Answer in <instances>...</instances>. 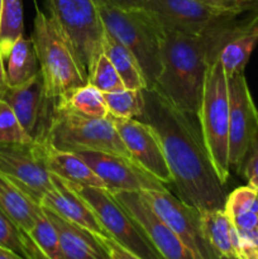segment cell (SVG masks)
I'll list each match as a JSON object with an SVG mask.
<instances>
[{
    "label": "cell",
    "instance_id": "obj_31",
    "mask_svg": "<svg viewBox=\"0 0 258 259\" xmlns=\"http://www.w3.org/2000/svg\"><path fill=\"white\" fill-rule=\"evenodd\" d=\"M34 142L22 128L13 109L0 98V143Z\"/></svg>",
    "mask_w": 258,
    "mask_h": 259
},
{
    "label": "cell",
    "instance_id": "obj_22",
    "mask_svg": "<svg viewBox=\"0 0 258 259\" xmlns=\"http://www.w3.org/2000/svg\"><path fill=\"white\" fill-rule=\"evenodd\" d=\"M7 61L5 81L8 88L24 85L40 72L37 53L30 38H20L10 50Z\"/></svg>",
    "mask_w": 258,
    "mask_h": 259
},
{
    "label": "cell",
    "instance_id": "obj_13",
    "mask_svg": "<svg viewBox=\"0 0 258 259\" xmlns=\"http://www.w3.org/2000/svg\"><path fill=\"white\" fill-rule=\"evenodd\" d=\"M77 154L105 182L106 190L111 194L166 189L164 184L129 157L105 152H81Z\"/></svg>",
    "mask_w": 258,
    "mask_h": 259
},
{
    "label": "cell",
    "instance_id": "obj_33",
    "mask_svg": "<svg viewBox=\"0 0 258 259\" xmlns=\"http://www.w3.org/2000/svg\"><path fill=\"white\" fill-rule=\"evenodd\" d=\"M243 175L247 179L248 186L258 192V154H248L243 166Z\"/></svg>",
    "mask_w": 258,
    "mask_h": 259
},
{
    "label": "cell",
    "instance_id": "obj_15",
    "mask_svg": "<svg viewBox=\"0 0 258 259\" xmlns=\"http://www.w3.org/2000/svg\"><path fill=\"white\" fill-rule=\"evenodd\" d=\"M110 118L131 158L162 184H171V172L156 132L138 119Z\"/></svg>",
    "mask_w": 258,
    "mask_h": 259
},
{
    "label": "cell",
    "instance_id": "obj_39",
    "mask_svg": "<svg viewBox=\"0 0 258 259\" xmlns=\"http://www.w3.org/2000/svg\"><path fill=\"white\" fill-rule=\"evenodd\" d=\"M220 259H240L235 255H220Z\"/></svg>",
    "mask_w": 258,
    "mask_h": 259
},
{
    "label": "cell",
    "instance_id": "obj_20",
    "mask_svg": "<svg viewBox=\"0 0 258 259\" xmlns=\"http://www.w3.org/2000/svg\"><path fill=\"white\" fill-rule=\"evenodd\" d=\"M47 164L51 174L65 181L106 189L105 182L77 153L58 151L47 143Z\"/></svg>",
    "mask_w": 258,
    "mask_h": 259
},
{
    "label": "cell",
    "instance_id": "obj_9",
    "mask_svg": "<svg viewBox=\"0 0 258 259\" xmlns=\"http://www.w3.org/2000/svg\"><path fill=\"white\" fill-rule=\"evenodd\" d=\"M0 174L38 204L55 189L46 142L0 143Z\"/></svg>",
    "mask_w": 258,
    "mask_h": 259
},
{
    "label": "cell",
    "instance_id": "obj_5",
    "mask_svg": "<svg viewBox=\"0 0 258 259\" xmlns=\"http://www.w3.org/2000/svg\"><path fill=\"white\" fill-rule=\"evenodd\" d=\"M202 139L223 185L230 176L228 76L218 58L207 68L197 115Z\"/></svg>",
    "mask_w": 258,
    "mask_h": 259
},
{
    "label": "cell",
    "instance_id": "obj_35",
    "mask_svg": "<svg viewBox=\"0 0 258 259\" xmlns=\"http://www.w3.org/2000/svg\"><path fill=\"white\" fill-rule=\"evenodd\" d=\"M101 2L121 9H138V8H144L147 0H101Z\"/></svg>",
    "mask_w": 258,
    "mask_h": 259
},
{
    "label": "cell",
    "instance_id": "obj_21",
    "mask_svg": "<svg viewBox=\"0 0 258 259\" xmlns=\"http://www.w3.org/2000/svg\"><path fill=\"white\" fill-rule=\"evenodd\" d=\"M258 43V14L250 20L243 32L229 40L219 53V60L228 77L244 72L245 65Z\"/></svg>",
    "mask_w": 258,
    "mask_h": 259
},
{
    "label": "cell",
    "instance_id": "obj_18",
    "mask_svg": "<svg viewBox=\"0 0 258 259\" xmlns=\"http://www.w3.org/2000/svg\"><path fill=\"white\" fill-rule=\"evenodd\" d=\"M43 211L57 232L65 259H110L98 234L47 207H43Z\"/></svg>",
    "mask_w": 258,
    "mask_h": 259
},
{
    "label": "cell",
    "instance_id": "obj_38",
    "mask_svg": "<svg viewBox=\"0 0 258 259\" xmlns=\"http://www.w3.org/2000/svg\"><path fill=\"white\" fill-rule=\"evenodd\" d=\"M0 259H25L20 255L15 254V253L9 252V250H5L0 248Z\"/></svg>",
    "mask_w": 258,
    "mask_h": 259
},
{
    "label": "cell",
    "instance_id": "obj_11",
    "mask_svg": "<svg viewBox=\"0 0 258 259\" xmlns=\"http://www.w3.org/2000/svg\"><path fill=\"white\" fill-rule=\"evenodd\" d=\"M229 90V163L240 172L249 152L257 125L258 110L254 105L244 72L228 77Z\"/></svg>",
    "mask_w": 258,
    "mask_h": 259
},
{
    "label": "cell",
    "instance_id": "obj_34",
    "mask_svg": "<svg viewBox=\"0 0 258 259\" xmlns=\"http://www.w3.org/2000/svg\"><path fill=\"white\" fill-rule=\"evenodd\" d=\"M214 7L222 8L225 10H233V12H247L252 8L254 0H201Z\"/></svg>",
    "mask_w": 258,
    "mask_h": 259
},
{
    "label": "cell",
    "instance_id": "obj_6",
    "mask_svg": "<svg viewBox=\"0 0 258 259\" xmlns=\"http://www.w3.org/2000/svg\"><path fill=\"white\" fill-rule=\"evenodd\" d=\"M46 143L58 151L72 153L105 152L131 158L110 115L100 119L89 118L56 103Z\"/></svg>",
    "mask_w": 258,
    "mask_h": 259
},
{
    "label": "cell",
    "instance_id": "obj_7",
    "mask_svg": "<svg viewBox=\"0 0 258 259\" xmlns=\"http://www.w3.org/2000/svg\"><path fill=\"white\" fill-rule=\"evenodd\" d=\"M51 17L90 76L103 53L105 28L95 0H48Z\"/></svg>",
    "mask_w": 258,
    "mask_h": 259
},
{
    "label": "cell",
    "instance_id": "obj_23",
    "mask_svg": "<svg viewBox=\"0 0 258 259\" xmlns=\"http://www.w3.org/2000/svg\"><path fill=\"white\" fill-rule=\"evenodd\" d=\"M103 53L113 63L125 89L143 90L147 88L143 71L133 53L108 32L104 37Z\"/></svg>",
    "mask_w": 258,
    "mask_h": 259
},
{
    "label": "cell",
    "instance_id": "obj_27",
    "mask_svg": "<svg viewBox=\"0 0 258 259\" xmlns=\"http://www.w3.org/2000/svg\"><path fill=\"white\" fill-rule=\"evenodd\" d=\"M24 19H23L22 0H4L0 17V53L7 60L13 46L23 37Z\"/></svg>",
    "mask_w": 258,
    "mask_h": 259
},
{
    "label": "cell",
    "instance_id": "obj_28",
    "mask_svg": "<svg viewBox=\"0 0 258 259\" xmlns=\"http://www.w3.org/2000/svg\"><path fill=\"white\" fill-rule=\"evenodd\" d=\"M103 95L109 115L113 118L137 119L143 113V90L123 89L114 93H105Z\"/></svg>",
    "mask_w": 258,
    "mask_h": 259
},
{
    "label": "cell",
    "instance_id": "obj_26",
    "mask_svg": "<svg viewBox=\"0 0 258 259\" xmlns=\"http://www.w3.org/2000/svg\"><path fill=\"white\" fill-rule=\"evenodd\" d=\"M0 248L25 259H48L30 235L0 210Z\"/></svg>",
    "mask_w": 258,
    "mask_h": 259
},
{
    "label": "cell",
    "instance_id": "obj_36",
    "mask_svg": "<svg viewBox=\"0 0 258 259\" xmlns=\"http://www.w3.org/2000/svg\"><path fill=\"white\" fill-rule=\"evenodd\" d=\"M258 154V116H257V125H255V131L254 134H253L252 142H250V147H249V152L248 154Z\"/></svg>",
    "mask_w": 258,
    "mask_h": 259
},
{
    "label": "cell",
    "instance_id": "obj_12",
    "mask_svg": "<svg viewBox=\"0 0 258 259\" xmlns=\"http://www.w3.org/2000/svg\"><path fill=\"white\" fill-rule=\"evenodd\" d=\"M0 98L13 109L22 128L33 141L46 142L56 101L46 93L42 72L24 85L7 88Z\"/></svg>",
    "mask_w": 258,
    "mask_h": 259
},
{
    "label": "cell",
    "instance_id": "obj_32",
    "mask_svg": "<svg viewBox=\"0 0 258 259\" xmlns=\"http://www.w3.org/2000/svg\"><path fill=\"white\" fill-rule=\"evenodd\" d=\"M99 239L101 240V243L104 244V247L106 248V250L109 252L110 259H142L138 255H136L134 253H132L131 250L126 249L125 247H123L121 244H119L116 240H114L113 238L105 237V235H99Z\"/></svg>",
    "mask_w": 258,
    "mask_h": 259
},
{
    "label": "cell",
    "instance_id": "obj_2",
    "mask_svg": "<svg viewBox=\"0 0 258 259\" xmlns=\"http://www.w3.org/2000/svg\"><path fill=\"white\" fill-rule=\"evenodd\" d=\"M161 60L154 89L176 108L197 116L209 68L202 35L164 32Z\"/></svg>",
    "mask_w": 258,
    "mask_h": 259
},
{
    "label": "cell",
    "instance_id": "obj_25",
    "mask_svg": "<svg viewBox=\"0 0 258 259\" xmlns=\"http://www.w3.org/2000/svg\"><path fill=\"white\" fill-rule=\"evenodd\" d=\"M56 104L67 110L89 118H108V108L103 93L90 83L71 91L67 95L57 99Z\"/></svg>",
    "mask_w": 258,
    "mask_h": 259
},
{
    "label": "cell",
    "instance_id": "obj_40",
    "mask_svg": "<svg viewBox=\"0 0 258 259\" xmlns=\"http://www.w3.org/2000/svg\"><path fill=\"white\" fill-rule=\"evenodd\" d=\"M3 7H4V0H0V17H2V12H3Z\"/></svg>",
    "mask_w": 258,
    "mask_h": 259
},
{
    "label": "cell",
    "instance_id": "obj_14",
    "mask_svg": "<svg viewBox=\"0 0 258 259\" xmlns=\"http://www.w3.org/2000/svg\"><path fill=\"white\" fill-rule=\"evenodd\" d=\"M148 10L164 32L200 35L222 14L233 10L214 7L201 0H147Z\"/></svg>",
    "mask_w": 258,
    "mask_h": 259
},
{
    "label": "cell",
    "instance_id": "obj_8",
    "mask_svg": "<svg viewBox=\"0 0 258 259\" xmlns=\"http://www.w3.org/2000/svg\"><path fill=\"white\" fill-rule=\"evenodd\" d=\"M67 182L91 206L108 235L142 259H163L138 223L111 192L100 187Z\"/></svg>",
    "mask_w": 258,
    "mask_h": 259
},
{
    "label": "cell",
    "instance_id": "obj_4",
    "mask_svg": "<svg viewBox=\"0 0 258 259\" xmlns=\"http://www.w3.org/2000/svg\"><path fill=\"white\" fill-rule=\"evenodd\" d=\"M46 93L52 100L89 83V76L51 15L37 8L32 32Z\"/></svg>",
    "mask_w": 258,
    "mask_h": 259
},
{
    "label": "cell",
    "instance_id": "obj_10",
    "mask_svg": "<svg viewBox=\"0 0 258 259\" xmlns=\"http://www.w3.org/2000/svg\"><path fill=\"white\" fill-rule=\"evenodd\" d=\"M157 215L176 233L195 259H220L202 229L201 212L164 190L142 191Z\"/></svg>",
    "mask_w": 258,
    "mask_h": 259
},
{
    "label": "cell",
    "instance_id": "obj_17",
    "mask_svg": "<svg viewBox=\"0 0 258 259\" xmlns=\"http://www.w3.org/2000/svg\"><path fill=\"white\" fill-rule=\"evenodd\" d=\"M55 189L48 192L40 201L43 207L52 210L65 219L71 220L99 235L109 237L106 230L99 222L90 205L60 177L52 175Z\"/></svg>",
    "mask_w": 258,
    "mask_h": 259
},
{
    "label": "cell",
    "instance_id": "obj_19",
    "mask_svg": "<svg viewBox=\"0 0 258 259\" xmlns=\"http://www.w3.org/2000/svg\"><path fill=\"white\" fill-rule=\"evenodd\" d=\"M0 210L23 230L29 233L43 212L42 205L0 174Z\"/></svg>",
    "mask_w": 258,
    "mask_h": 259
},
{
    "label": "cell",
    "instance_id": "obj_1",
    "mask_svg": "<svg viewBox=\"0 0 258 259\" xmlns=\"http://www.w3.org/2000/svg\"><path fill=\"white\" fill-rule=\"evenodd\" d=\"M144 109L138 120L158 137L179 199L200 211L224 209L227 195L194 118L169 103L157 89H143Z\"/></svg>",
    "mask_w": 258,
    "mask_h": 259
},
{
    "label": "cell",
    "instance_id": "obj_3",
    "mask_svg": "<svg viewBox=\"0 0 258 259\" xmlns=\"http://www.w3.org/2000/svg\"><path fill=\"white\" fill-rule=\"evenodd\" d=\"M105 32L125 46L138 61L147 88L156 86L162 68L163 28L144 8L121 9L101 0H95Z\"/></svg>",
    "mask_w": 258,
    "mask_h": 259
},
{
    "label": "cell",
    "instance_id": "obj_16",
    "mask_svg": "<svg viewBox=\"0 0 258 259\" xmlns=\"http://www.w3.org/2000/svg\"><path fill=\"white\" fill-rule=\"evenodd\" d=\"M114 197L142 228L163 259H195L176 233L154 212L141 192H114Z\"/></svg>",
    "mask_w": 258,
    "mask_h": 259
},
{
    "label": "cell",
    "instance_id": "obj_24",
    "mask_svg": "<svg viewBox=\"0 0 258 259\" xmlns=\"http://www.w3.org/2000/svg\"><path fill=\"white\" fill-rule=\"evenodd\" d=\"M201 212L202 229L207 240L219 255L238 257V234L224 209Z\"/></svg>",
    "mask_w": 258,
    "mask_h": 259
},
{
    "label": "cell",
    "instance_id": "obj_37",
    "mask_svg": "<svg viewBox=\"0 0 258 259\" xmlns=\"http://www.w3.org/2000/svg\"><path fill=\"white\" fill-rule=\"evenodd\" d=\"M7 81H5V67H4V60L0 53V94L7 89Z\"/></svg>",
    "mask_w": 258,
    "mask_h": 259
},
{
    "label": "cell",
    "instance_id": "obj_30",
    "mask_svg": "<svg viewBox=\"0 0 258 259\" xmlns=\"http://www.w3.org/2000/svg\"><path fill=\"white\" fill-rule=\"evenodd\" d=\"M89 83L103 94L114 93V91L125 89L120 76L114 68L113 63L104 53L99 56L98 61L89 76Z\"/></svg>",
    "mask_w": 258,
    "mask_h": 259
},
{
    "label": "cell",
    "instance_id": "obj_29",
    "mask_svg": "<svg viewBox=\"0 0 258 259\" xmlns=\"http://www.w3.org/2000/svg\"><path fill=\"white\" fill-rule=\"evenodd\" d=\"M28 234L48 259H65L57 232L45 211L39 215L35 225Z\"/></svg>",
    "mask_w": 258,
    "mask_h": 259
}]
</instances>
